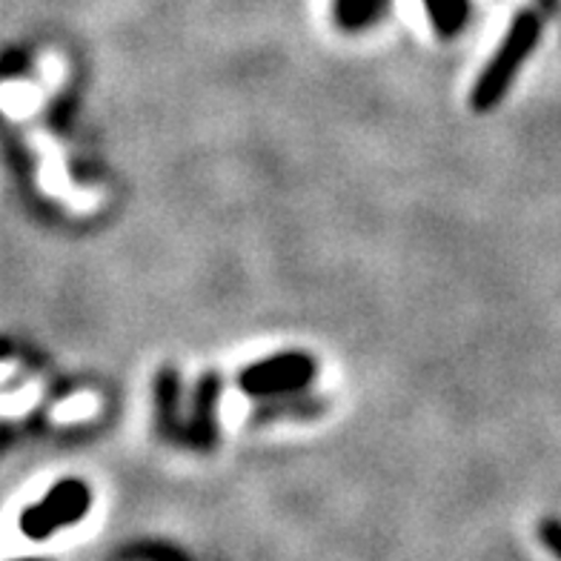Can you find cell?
Masks as SVG:
<instances>
[{"label":"cell","instance_id":"6da1fadb","mask_svg":"<svg viewBox=\"0 0 561 561\" xmlns=\"http://www.w3.org/2000/svg\"><path fill=\"white\" fill-rule=\"evenodd\" d=\"M541 37V18L530 9L518 12L510 23L507 35L493 53V58L484 64L470 92V104L476 112H493L507 98L510 87L516 81L518 69L533 55Z\"/></svg>","mask_w":561,"mask_h":561},{"label":"cell","instance_id":"7a4b0ae2","mask_svg":"<svg viewBox=\"0 0 561 561\" xmlns=\"http://www.w3.org/2000/svg\"><path fill=\"white\" fill-rule=\"evenodd\" d=\"M316 378V362L307 353H280L270 355L264 362L244 367L238 385L247 396L255 399H275L289 392H304Z\"/></svg>","mask_w":561,"mask_h":561},{"label":"cell","instance_id":"3957f363","mask_svg":"<svg viewBox=\"0 0 561 561\" xmlns=\"http://www.w3.org/2000/svg\"><path fill=\"white\" fill-rule=\"evenodd\" d=\"M218 404H221V376L204 373L193 392V404L184 424V444L193 450H213L218 438Z\"/></svg>","mask_w":561,"mask_h":561},{"label":"cell","instance_id":"277c9868","mask_svg":"<svg viewBox=\"0 0 561 561\" xmlns=\"http://www.w3.org/2000/svg\"><path fill=\"white\" fill-rule=\"evenodd\" d=\"M156 424L163 438L184 442V410H181V378L175 367H161L156 376Z\"/></svg>","mask_w":561,"mask_h":561},{"label":"cell","instance_id":"5b68a950","mask_svg":"<svg viewBox=\"0 0 561 561\" xmlns=\"http://www.w3.org/2000/svg\"><path fill=\"white\" fill-rule=\"evenodd\" d=\"M327 410V401L310 396V392H289V396H275L264 399V404L255 407L252 424H273V421H298V419H316Z\"/></svg>","mask_w":561,"mask_h":561},{"label":"cell","instance_id":"8992f818","mask_svg":"<svg viewBox=\"0 0 561 561\" xmlns=\"http://www.w3.org/2000/svg\"><path fill=\"white\" fill-rule=\"evenodd\" d=\"M392 0H333V18L341 32H362L387 18Z\"/></svg>","mask_w":561,"mask_h":561},{"label":"cell","instance_id":"52a82bcc","mask_svg":"<svg viewBox=\"0 0 561 561\" xmlns=\"http://www.w3.org/2000/svg\"><path fill=\"white\" fill-rule=\"evenodd\" d=\"M424 12L438 37L450 41L461 35L470 21V0H424Z\"/></svg>","mask_w":561,"mask_h":561},{"label":"cell","instance_id":"ba28073f","mask_svg":"<svg viewBox=\"0 0 561 561\" xmlns=\"http://www.w3.org/2000/svg\"><path fill=\"white\" fill-rule=\"evenodd\" d=\"M83 504H87V490H83L81 481H60L58 488L53 490V495H49L32 516H41L46 525H53L55 518L78 516L83 510Z\"/></svg>","mask_w":561,"mask_h":561}]
</instances>
